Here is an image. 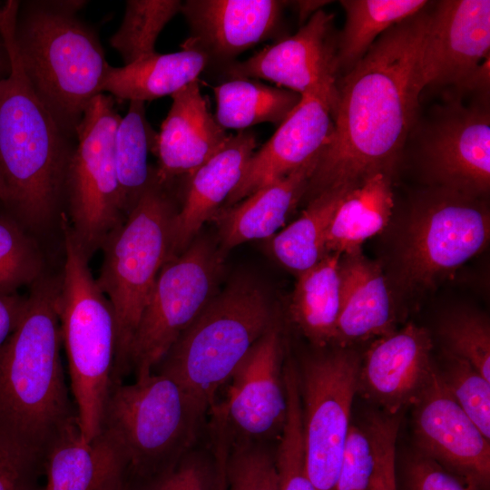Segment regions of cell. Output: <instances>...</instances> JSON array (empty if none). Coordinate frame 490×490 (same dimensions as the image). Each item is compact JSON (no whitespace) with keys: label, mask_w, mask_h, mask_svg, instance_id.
Segmentation results:
<instances>
[{"label":"cell","mask_w":490,"mask_h":490,"mask_svg":"<svg viewBox=\"0 0 490 490\" xmlns=\"http://www.w3.org/2000/svg\"><path fill=\"white\" fill-rule=\"evenodd\" d=\"M26 302L27 295L0 294V349L18 326Z\"/></svg>","instance_id":"obj_44"},{"label":"cell","mask_w":490,"mask_h":490,"mask_svg":"<svg viewBox=\"0 0 490 490\" xmlns=\"http://www.w3.org/2000/svg\"><path fill=\"white\" fill-rule=\"evenodd\" d=\"M257 146L252 131L230 134L224 146L189 176L182 206L172 222L169 260L186 250L202 225L221 209Z\"/></svg>","instance_id":"obj_22"},{"label":"cell","mask_w":490,"mask_h":490,"mask_svg":"<svg viewBox=\"0 0 490 490\" xmlns=\"http://www.w3.org/2000/svg\"><path fill=\"white\" fill-rule=\"evenodd\" d=\"M209 67L201 52L182 48L171 54L155 53L121 67L108 66L102 93L124 101H152L198 80Z\"/></svg>","instance_id":"obj_26"},{"label":"cell","mask_w":490,"mask_h":490,"mask_svg":"<svg viewBox=\"0 0 490 490\" xmlns=\"http://www.w3.org/2000/svg\"><path fill=\"white\" fill-rule=\"evenodd\" d=\"M167 184L152 176L125 220L106 238L96 281L113 309L116 353L113 381L128 373L130 345L156 279L169 260L171 229L178 211Z\"/></svg>","instance_id":"obj_8"},{"label":"cell","mask_w":490,"mask_h":490,"mask_svg":"<svg viewBox=\"0 0 490 490\" xmlns=\"http://www.w3.org/2000/svg\"><path fill=\"white\" fill-rule=\"evenodd\" d=\"M84 1L19 4L14 39L34 93L60 128L75 132L102 93L110 65L96 33L78 16Z\"/></svg>","instance_id":"obj_4"},{"label":"cell","mask_w":490,"mask_h":490,"mask_svg":"<svg viewBox=\"0 0 490 490\" xmlns=\"http://www.w3.org/2000/svg\"><path fill=\"white\" fill-rule=\"evenodd\" d=\"M318 158L265 186L212 218L222 250L243 242L270 239L305 195Z\"/></svg>","instance_id":"obj_24"},{"label":"cell","mask_w":490,"mask_h":490,"mask_svg":"<svg viewBox=\"0 0 490 490\" xmlns=\"http://www.w3.org/2000/svg\"><path fill=\"white\" fill-rule=\"evenodd\" d=\"M393 208L391 174L366 177L343 195L327 232L326 252L343 255L360 250L367 240L387 227Z\"/></svg>","instance_id":"obj_27"},{"label":"cell","mask_w":490,"mask_h":490,"mask_svg":"<svg viewBox=\"0 0 490 490\" xmlns=\"http://www.w3.org/2000/svg\"><path fill=\"white\" fill-rule=\"evenodd\" d=\"M283 355L276 320L231 376L225 398L210 408L208 444L222 456L239 447L279 439L288 411Z\"/></svg>","instance_id":"obj_10"},{"label":"cell","mask_w":490,"mask_h":490,"mask_svg":"<svg viewBox=\"0 0 490 490\" xmlns=\"http://www.w3.org/2000/svg\"><path fill=\"white\" fill-rule=\"evenodd\" d=\"M44 463L0 446V490H43Z\"/></svg>","instance_id":"obj_43"},{"label":"cell","mask_w":490,"mask_h":490,"mask_svg":"<svg viewBox=\"0 0 490 490\" xmlns=\"http://www.w3.org/2000/svg\"><path fill=\"white\" fill-rule=\"evenodd\" d=\"M288 5L278 0L182 2L181 13L191 34L181 46L202 53L209 67L216 70L256 44L277 37Z\"/></svg>","instance_id":"obj_19"},{"label":"cell","mask_w":490,"mask_h":490,"mask_svg":"<svg viewBox=\"0 0 490 490\" xmlns=\"http://www.w3.org/2000/svg\"><path fill=\"white\" fill-rule=\"evenodd\" d=\"M276 320L267 289L252 277L239 276L216 292L153 371L172 377L211 408Z\"/></svg>","instance_id":"obj_6"},{"label":"cell","mask_w":490,"mask_h":490,"mask_svg":"<svg viewBox=\"0 0 490 490\" xmlns=\"http://www.w3.org/2000/svg\"><path fill=\"white\" fill-rule=\"evenodd\" d=\"M360 361L354 350L338 347L296 365L307 473L315 490H335Z\"/></svg>","instance_id":"obj_12"},{"label":"cell","mask_w":490,"mask_h":490,"mask_svg":"<svg viewBox=\"0 0 490 490\" xmlns=\"http://www.w3.org/2000/svg\"><path fill=\"white\" fill-rule=\"evenodd\" d=\"M329 3V1H295L290 2L298 12L299 24L302 25L312 15L322 9L321 7ZM300 25V26H301Z\"/></svg>","instance_id":"obj_45"},{"label":"cell","mask_w":490,"mask_h":490,"mask_svg":"<svg viewBox=\"0 0 490 490\" xmlns=\"http://www.w3.org/2000/svg\"><path fill=\"white\" fill-rule=\"evenodd\" d=\"M400 415L370 412L365 426L373 448V471L368 490H398L396 466V443Z\"/></svg>","instance_id":"obj_40"},{"label":"cell","mask_w":490,"mask_h":490,"mask_svg":"<svg viewBox=\"0 0 490 490\" xmlns=\"http://www.w3.org/2000/svg\"><path fill=\"white\" fill-rule=\"evenodd\" d=\"M346 15L338 35V75L348 73L367 54L375 41L395 24L416 15L426 0H342Z\"/></svg>","instance_id":"obj_29"},{"label":"cell","mask_w":490,"mask_h":490,"mask_svg":"<svg viewBox=\"0 0 490 490\" xmlns=\"http://www.w3.org/2000/svg\"><path fill=\"white\" fill-rule=\"evenodd\" d=\"M340 259L338 253H327L313 267L297 275L289 304L293 323L318 348L334 341L341 309Z\"/></svg>","instance_id":"obj_28"},{"label":"cell","mask_w":490,"mask_h":490,"mask_svg":"<svg viewBox=\"0 0 490 490\" xmlns=\"http://www.w3.org/2000/svg\"><path fill=\"white\" fill-rule=\"evenodd\" d=\"M121 116L111 95L88 104L75 132L65 183V215L77 245L91 260L124 220L113 155Z\"/></svg>","instance_id":"obj_9"},{"label":"cell","mask_w":490,"mask_h":490,"mask_svg":"<svg viewBox=\"0 0 490 490\" xmlns=\"http://www.w3.org/2000/svg\"><path fill=\"white\" fill-rule=\"evenodd\" d=\"M348 190L333 189L318 194L296 220L270 238L269 250L279 264L299 275L327 254V232Z\"/></svg>","instance_id":"obj_31"},{"label":"cell","mask_w":490,"mask_h":490,"mask_svg":"<svg viewBox=\"0 0 490 490\" xmlns=\"http://www.w3.org/2000/svg\"><path fill=\"white\" fill-rule=\"evenodd\" d=\"M60 283V274H46L31 286L21 320L0 349V446L43 463L78 427L61 360Z\"/></svg>","instance_id":"obj_2"},{"label":"cell","mask_w":490,"mask_h":490,"mask_svg":"<svg viewBox=\"0 0 490 490\" xmlns=\"http://www.w3.org/2000/svg\"><path fill=\"white\" fill-rule=\"evenodd\" d=\"M338 92L312 91L250 158L243 174L222 208L230 207L319 157L333 132Z\"/></svg>","instance_id":"obj_18"},{"label":"cell","mask_w":490,"mask_h":490,"mask_svg":"<svg viewBox=\"0 0 490 490\" xmlns=\"http://www.w3.org/2000/svg\"><path fill=\"white\" fill-rule=\"evenodd\" d=\"M287 402L286 423L275 448L280 487L281 490H315L307 473L299 393L296 390L289 391Z\"/></svg>","instance_id":"obj_38"},{"label":"cell","mask_w":490,"mask_h":490,"mask_svg":"<svg viewBox=\"0 0 490 490\" xmlns=\"http://www.w3.org/2000/svg\"><path fill=\"white\" fill-rule=\"evenodd\" d=\"M226 490H281L275 450L253 445L229 452L224 459Z\"/></svg>","instance_id":"obj_39"},{"label":"cell","mask_w":490,"mask_h":490,"mask_svg":"<svg viewBox=\"0 0 490 490\" xmlns=\"http://www.w3.org/2000/svg\"><path fill=\"white\" fill-rule=\"evenodd\" d=\"M490 236L481 197L436 187L417 203L401 254L409 285L430 287L481 252Z\"/></svg>","instance_id":"obj_13"},{"label":"cell","mask_w":490,"mask_h":490,"mask_svg":"<svg viewBox=\"0 0 490 490\" xmlns=\"http://www.w3.org/2000/svg\"><path fill=\"white\" fill-rule=\"evenodd\" d=\"M224 457L198 444L165 470L126 480L123 490H226Z\"/></svg>","instance_id":"obj_35"},{"label":"cell","mask_w":490,"mask_h":490,"mask_svg":"<svg viewBox=\"0 0 490 490\" xmlns=\"http://www.w3.org/2000/svg\"><path fill=\"white\" fill-rule=\"evenodd\" d=\"M179 0H129L122 22L109 43L130 64L156 53L159 34L169 21L181 12Z\"/></svg>","instance_id":"obj_33"},{"label":"cell","mask_w":490,"mask_h":490,"mask_svg":"<svg viewBox=\"0 0 490 490\" xmlns=\"http://www.w3.org/2000/svg\"><path fill=\"white\" fill-rule=\"evenodd\" d=\"M19 2L0 9L9 74L0 80V201L39 239L65 212V183L74 149L31 87L15 44Z\"/></svg>","instance_id":"obj_3"},{"label":"cell","mask_w":490,"mask_h":490,"mask_svg":"<svg viewBox=\"0 0 490 490\" xmlns=\"http://www.w3.org/2000/svg\"><path fill=\"white\" fill-rule=\"evenodd\" d=\"M446 352L471 364L490 381V326L488 319L472 310L455 311L439 325Z\"/></svg>","instance_id":"obj_36"},{"label":"cell","mask_w":490,"mask_h":490,"mask_svg":"<svg viewBox=\"0 0 490 490\" xmlns=\"http://www.w3.org/2000/svg\"><path fill=\"white\" fill-rule=\"evenodd\" d=\"M437 370L454 399L490 440V381L471 364L448 353Z\"/></svg>","instance_id":"obj_37"},{"label":"cell","mask_w":490,"mask_h":490,"mask_svg":"<svg viewBox=\"0 0 490 490\" xmlns=\"http://www.w3.org/2000/svg\"><path fill=\"white\" fill-rule=\"evenodd\" d=\"M403 490H481L416 451L405 463Z\"/></svg>","instance_id":"obj_42"},{"label":"cell","mask_w":490,"mask_h":490,"mask_svg":"<svg viewBox=\"0 0 490 490\" xmlns=\"http://www.w3.org/2000/svg\"><path fill=\"white\" fill-rule=\"evenodd\" d=\"M220 255L206 239L193 240L162 268L128 352V373H152L180 335L216 294Z\"/></svg>","instance_id":"obj_11"},{"label":"cell","mask_w":490,"mask_h":490,"mask_svg":"<svg viewBox=\"0 0 490 490\" xmlns=\"http://www.w3.org/2000/svg\"><path fill=\"white\" fill-rule=\"evenodd\" d=\"M209 407L172 377L159 372L131 384L112 382L100 433L122 458L126 480L160 473L194 447Z\"/></svg>","instance_id":"obj_5"},{"label":"cell","mask_w":490,"mask_h":490,"mask_svg":"<svg viewBox=\"0 0 490 490\" xmlns=\"http://www.w3.org/2000/svg\"><path fill=\"white\" fill-rule=\"evenodd\" d=\"M44 475L43 490H123L126 469L101 433L85 442L75 427L48 451Z\"/></svg>","instance_id":"obj_25"},{"label":"cell","mask_w":490,"mask_h":490,"mask_svg":"<svg viewBox=\"0 0 490 490\" xmlns=\"http://www.w3.org/2000/svg\"><path fill=\"white\" fill-rule=\"evenodd\" d=\"M432 348L427 330L413 323L377 338L360 361L358 391L383 413L400 415L415 403L435 369Z\"/></svg>","instance_id":"obj_20"},{"label":"cell","mask_w":490,"mask_h":490,"mask_svg":"<svg viewBox=\"0 0 490 490\" xmlns=\"http://www.w3.org/2000/svg\"><path fill=\"white\" fill-rule=\"evenodd\" d=\"M429 4L383 33L338 79L333 132L309 180V200L328 190L352 188L377 172L391 174L418 123L419 98L426 87Z\"/></svg>","instance_id":"obj_1"},{"label":"cell","mask_w":490,"mask_h":490,"mask_svg":"<svg viewBox=\"0 0 490 490\" xmlns=\"http://www.w3.org/2000/svg\"><path fill=\"white\" fill-rule=\"evenodd\" d=\"M373 461L372 443L366 426L351 425L335 490H368Z\"/></svg>","instance_id":"obj_41"},{"label":"cell","mask_w":490,"mask_h":490,"mask_svg":"<svg viewBox=\"0 0 490 490\" xmlns=\"http://www.w3.org/2000/svg\"><path fill=\"white\" fill-rule=\"evenodd\" d=\"M429 4L424 65L426 86L456 93L489 91L490 1Z\"/></svg>","instance_id":"obj_15"},{"label":"cell","mask_w":490,"mask_h":490,"mask_svg":"<svg viewBox=\"0 0 490 490\" xmlns=\"http://www.w3.org/2000/svg\"><path fill=\"white\" fill-rule=\"evenodd\" d=\"M45 275L39 239L5 211L0 212V294H17Z\"/></svg>","instance_id":"obj_34"},{"label":"cell","mask_w":490,"mask_h":490,"mask_svg":"<svg viewBox=\"0 0 490 490\" xmlns=\"http://www.w3.org/2000/svg\"><path fill=\"white\" fill-rule=\"evenodd\" d=\"M171 96L172 105L152 152L158 158L156 176L165 183L179 176H190L230 136L210 112L198 80Z\"/></svg>","instance_id":"obj_21"},{"label":"cell","mask_w":490,"mask_h":490,"mask_svg":"<svg viewBox=\"0 0 490 490\" xmlns=\"http://www.w3.org/2000/svg\"><path fill=\"white\" fill-rule=\"evenodd\" d=\"M64 261L60 273L58 314L80 436L89 442L100 433L103 409L116 353V327L112 305L77 245L66 215L60 220Z\"/></svg>","instance_id":"obj_7"},{"label":"cell","mask_w":490,"mask_h":490,"mask_svg":"<svg viewBox=\"0 0 490 490\" xmlns=\"http://www.w3.org/2000/svg\"><path fill=\"white\" fill-rule=\"evenodd\" d=\"M341 309L333 344L339 348L395 331L396 311L380 266L360 250L341 255Z\"/></svg>","instance_id":"obj_23"},{"label":"cell","mask_w":490,"mask_h":490,"mask_svg":"<svg viewBox=\"0 0 490 490\" xmlns=\"http://www.w3.org/2000/svg\"><path fill=\"white\" fill-rule=\"evenodd\" d=\"M157 134L147 121L144 103L129 102L127 113L118 122L113 142L125 215L135 205L152 176L154 168L148 164V154L153 152Z\"/></svg>","instance_id":"obj_32"},{"label":"cell","mask_w":490,"mask_h":490,"mask_svg":"<svg viewBox=\"0 0 490 490\" xmlns=\"http://www.w3.org/2000/svg\"><path fill=\"white\" fill-rule=\"evenodd\" d=\"M215 119L224 129L244 131L262 122L279 125L299 104L301 95L250 79L227 80L213 89Z\"/></svg>","instance_id":"obj_30"},{"label":"cell","mask_w":490,"mask_h":490,"mask_svg":"<svg viewBox=\"0 0 490 490\" xmlns=\"http://www.w3.org/2000/svg\"><path fill=\"white\" fill-rule=\"evenodd\" d=\"M419 155L436 187L484 197L490 187V113L486 102L450 98L418 130Z\"/></svg>","instance_id":"obj_14"},{"label":"cell","mask_w":490,"mask_h":490,"mask_svg":"<svg viewBox=\"0 0 490 490\" xmlns=\"http://www.w3.org/2000/svg\"><path fill=\"white\" fill-rule=\"evenodd\" d=\"M412 406L417 451L489 490L490 440L454 399L436 367Z\"/></svg>","instance_id":"obj_17"},{"label":"cell","mask_w":490,"mask_h":490,"mask_svg":"<svg viewBox=\"0 0 490 490\" xmlns=\"http://www.w3.org/2000/svg\"><path fill=\"white\" fill-rule=\"evenodd\" d=\"M338 35L334 15L320 9L295 34L216 71L227 80L264 79L300 95L312 91L337 93Z\"/></svg>","instance_id":"obj_16"}]
</instances>
